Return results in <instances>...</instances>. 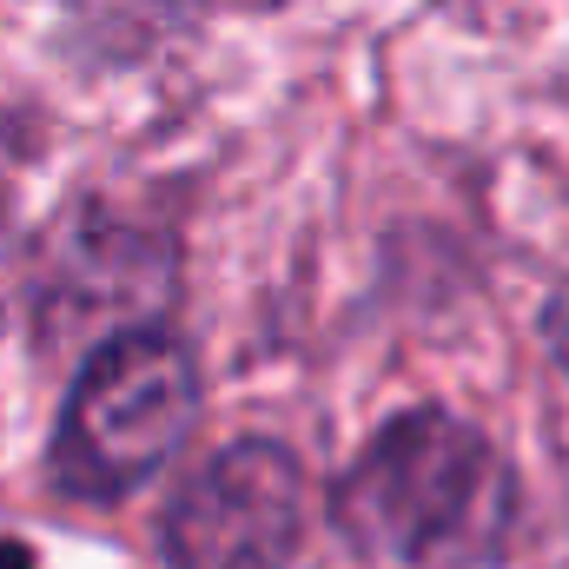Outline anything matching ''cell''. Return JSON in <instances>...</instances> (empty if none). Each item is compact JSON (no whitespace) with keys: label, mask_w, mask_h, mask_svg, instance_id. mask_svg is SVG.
<instances>
[{"label":"cell","mask_w":569,"mask_h":569,"mask_svg":"<svg viewBox=\"0 0 569 569\" xmlns=\"http://www.w3.org/2000/svg\"><path fill=\"white\" fill-rule=\"evenodd\" d=\"M517 517L503 457L450 411H405L338 483V530L391 563H483Z\"/></svg>","instance_id":"obj_1"},{"label":"cell","mask_w":569,"mask_h":569,"mask_svg":"<svg viewBox=\"0 0 569 569\" xmlns=\"http://www.w3.org/2000/svg\"><path fill=\"white\" fill-rule=\"evenodd\" d=\"M305 537V477L284 443H226L166 510L172 569H284Z\"/></svg>","instance_id":"obj_3"},{"label":"cell","mask_w":569,"mask_h":569,"mask_svg":"<svg viewBox=\"0 0 569 569\" xmlns=\"http://www.w3.org/2000/svg\"><path fill=\"white\" fill-rule=\"evenodd\" d=\"M0 569H27V550L20 543H0Z\"/></svg>","instance_id":"obj_4"},{"label":"cell","mask_w":569,"mask_h":569,"mask_svg":"<svg viewBox=\"0 0 569 569\" xmlns=\"http://www.w3.org/2000/svg\"><path fill=\"white\" fill-rule=\"evenodd\" d=\"M563 365H569V331H563Z\"/></svg>","instance_id":"obj_5"},{"label":"cell","mask_w":569,"mask_h":569,"mask_svg":"<svg viewBox=\"0 0 569 569\" xmlns=\"http://www.w3.org/2000/svg\"><path fill=\"white\" fill-rule=\"evenodd\" d=\"M199 371L166 331H127L93 351L53 437V477L73 497H127L186 443Z\"/></svg>","instance_id":"obj_2"}]
</instances>
